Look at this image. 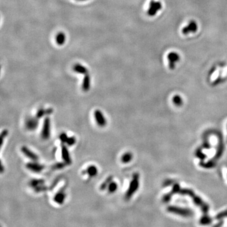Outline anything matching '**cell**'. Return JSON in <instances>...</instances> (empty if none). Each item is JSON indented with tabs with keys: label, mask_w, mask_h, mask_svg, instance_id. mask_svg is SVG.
<instances>
[{
	"label": "cell",
	"mask_w": 227,
	"mask_h": 227,
	"mask_svg": "<svg viewBox=\"0 0 227 227\" xmlns=\"http://www.w3.org/2000/svg\"><path fill=\"white\" fill-rule=\"evenodd\" d=\"M139 175L138 173H135L133 175V179L131 180L129 188L127 190V192L126 193V199H129L131 198L134 192L138 190L139 187Z\"/></svg>",
	"instance_id": "1"
},
{
	"label": "cell",
	"mask_w": 227,
	"mask_h": 227,
	"mask_svg": "<svg viewBox=\"0 0 227 227\" xmlns=\"http://www.w3.org/2000/svg\"><path fill=\"white\" fill-rule=\"evenodd\" d=\"M162 8V5L159 1H155L151 0L150 3V7L148 10V15L149 16L153 17L156 15L158 11Z\"/></svg>",
	"instance_id": "2"
},
{
	"label": "cell",
	"mask_w": 227,
	"mask_h": 227,
	"mask_svg": "<svg viewBox=\"0 0 227 227\" xmlns=\"http://www.w3.org/2000/svg\"><path fill=\"white\" fill-rule=\"evenodd\" d=\"M94 117L97 124L100 127H105L107 124V120L100 110H96L94 112Z\"/></svg>",
	"instance_id": "3"
},
{
	"label": "cell",
	"mask_w": 227,
	"mask_h": 227,
	"mask_svg": "<svg viewBox=\"0 0 227 227\" xmlns=\"http://www.w3.org/2000/svg\"><path fill=\"white\" fill-rule=\"evenodd\" d=\"M50 137V119L46 117L44 119L42 131V138L44 139H49Z\"/></svg>",
	"instance_id": "4"
},
{
	"label": "cell",
	"mask_w": 227,
	"mask_h": 227,
	"mask_svg": "<svg viewBox=\"0 0 227 227\" xmlns=\"http://www.w3.org/2000/svg\"><path fill=\"white\" fill-rule=\"evenodd\" d=\"M197 30H198V25H197L196 22L194 20H191L187 26L183 28L182 32H183V34L187 35L189 34V33H195Z\"/></svg>",
	"instance_id": "5"
},
{
	"label": "cell",
	"mask_w": 227,
	"mask_h": 227,
	"mask_svg": "<svg viewBox=\"0 0 227 227\" xmlns=\"http://www.w3.org/2000/svg\"><path fill=\"white\" fill-rule=\"evenodd\" d=\"M21 151H22V152L25 156L29 158V159L34 161V162H35V161H37L38 160V157L37 155L30 150V149L27 147V146H23L21 148Z\"/></svg>",
	"instance_id": "6"
},
{
	"label": "cell",
	"mask_w": 227,
	"mask_h": 227,
	"mask_svg": "<svg viewBox=\"0 0 227 227\" xmlns=\"http://www.w3.org/2000/svg\"><path fill=\"white\" fill-rule=\"evenodd\" d=\"M168 59L169 62V68L171 70H173L174 69L176 62H177L180 59V56L175 52H170L168 54Z\"/></svg>",
	"instance_id": "7"
},
{
	"label": "cell",
	"mask_w": 227,
	"mask_h": 227,
	"mask_svg": "<svg viewBox=\"0 0 227 227\" xmlns=\"http://www.w3.org/2000/svg\"><path fill=\"white\" fill-rule=\"evenodd\" d=\"M217 136H218V138L219 143H218V146L216 153V155H215V157H214V158L216 160L219 159V158L221 157V156H222V155L223 154V148H224L223 142V136L222 135V134L219 132H217Z\"/></svg>",
	"instance_id": "8"
},
{
	"label": "cell",
	"mask_w": 227,
	"mask_h": 227,
	"mask_svg": "<svg viewBox=\"0 0 227 227\" xmlns=\"http://www.w3.org/2000/svg\"><path fill=\"white\" fill-rule=\"evenodd\" d=\"M26 167L33 172L40 173L44 169L45 167L36 162H31L27 164Z\"/></svg>",
	"instance_id": "9"
},
{
	"label": "cell",
	"mask_w": 227,
	"mask_h": 227,
	"mask_svg": "<svg viewBox=\"0 0 227 227\" xmlns=\"http://www.w3.org/2000/svg\"><path fill=\"white\" fill-rule=\"evenodd\" d=\"M38 124V118L37 117L29 118L28 119H27V121L25 122V126L28 130L33 131L37 127Z\"/></svg>",
	"instance_id": "10"
},
{
	"label": "cell",
	"mask_w": 227,
	"mask_h": 227,
	"mask_svg": "<svg viewBox=\"0 0 227 227\" xmlns=\"http://www.w3.org/2000/svg\"><path fill=\"white\" fill-rule=\"evenodd\" d=\"M61 154H62V158L64 160V162L66 163V165H70L71 163V160L70 156L69 151L66 146L64 145L63 144L61 146Z\"/></svg>",
	"instance_id": "11"
},
{
	"label": "cell",
	"mask_w": 227,
	"mask_h": 227,
	"mask_svg": "<svg viewBox=\"0 0 227 227\" xmlns=\"http://www.w3.org/2000/svg\"><path fill=\"white\" fill-rule=\"evenodd\" d=\"M73 71L74 72L82 74H86L88 73L87 68L80 64H74L73 66Z\"/></svg>",
	"instance_id": "12"
},
{
	"label": "cell",
	"mask_w": 227,
	"mask_h": 227,
	"mask_svg": "<svg viewBox=\"0 0 227 227\" xmlns=\"http://www.w3.org/2000/svg\"><path fill=\"white\" fill-rule=\"evenodd\" d=\"M52 112H53V110L52 109H40L37 112L36 117L38 119H40L41 117H42L44 115L51 114Z\"/></svg>",
	"instance_id": "13"
},
{
	"label": "cell",
	"mask_w": 227,
	"mask_h": 227,
	"mask_svg": "<svg viewBox=\"0 0 227 227\" xmlns=\"http://www.w3.org/2000/svg\"><path fill=\"white\" fill-rule=\"evenodd\" d=\"M90 78L88 74H86L83 78L82 88L85 92H87L90 89Z\"/></svg>",
	"instance_id": "14"
},
{
	"label": "cell",
	"mask_w": 227,
	"mask_h": 227,
	"mask_svg": "<svg viewBox=\"0 0 227 227\" xmlns=\"http://www.w3.org/2000/svg\"><path fill=\"white\" fill-rule=\"evenodd\" d=\"M86 173L89 175L90 177H94L97 175L98 169L97 167L95 165H90L86 169Z\"/></svg>",
	"instance_id": "15"
},
{
	"label": "cell",
	"mask_w": 227,
	"mask_h": 227,
	"mask_svg": "<svg viewBox=\"0 0 227 227\" xmlns=\"http://www.w3.org/2000/svg\"><path fill=\"white\" fill-rule=\"evenodd\" d=\"M66 195L63 191H60L54 196V201L56 202L58 204H62L64 202V201L66 198Z\"/></svg>",
	"instance_id": "16"
},
{
	"label": "cell",
	"mask_w": 227,
	"mask_h": 227,
	"mask_svg": "<svg viewBox=\"0 0 227 227\" xmlns=\"http://www.w3.org/2000/svg\"><path fill=\"white\" fill-rule=\"evenodd\" d=\"M44 183V181L42 180V179H34V180L31 181L30 185H31L32 187L34 188L35 190H36L39 187L43 186Z\"/></svg>",
	"instance_id": "17"
},
{
	"label": "cell",
	"mask_w": 227,
	"mask_h": 227,
	"mask_svg": "<svg viewBox=\"0 0 227 227\" xmlns=\"http://www.w3.org/2000/svg\"><path fill=\"white\" fill-rule=\"evenodd\" d=\"M133 159V154L130 152H127L125 153L121 157V161L124 163H129Z\"/></svg>",
	"instance_id": "18"
},
{
	"label": "cell",
	"mask_w": 227,
	"mask_h": 227,
	"mask_svg": "<svg viewBox=\"0 0 227 227\" xmlns=\"http://www.w3.org/2000/svg\"><path fill=\"white\" fill-rule=\"evenodd\" d=\"M65 39H66L65 34L63 32H59L56 36V43L59 45V46H62V45L65 42Z\"/></svg>",
	"instance_id": "19"
},
{
	"label": "cell",
	"mask_w": 227,
	"mask_h": 227,
	"mask_svg": "<svg viewBox=\"0 0 227 227\" xmlns=\"http://www.w3.org/2000/svg\"><path fill=\"white\" fill-rule=\"evenodd\" d=\"M199 165L202 167H204V168L210 169L212 168V167H214L215 165H216V163H215L213 160L209 161V162H208L207 163H204L203 162V161H201V162H200Z\"/></svg>",
	"instance_id": "20"
},
{
	"label": "cell",
	"mask_w": 227,
	"mask_h": 227,
	"mask_svg": "<svg viewBox=\"0 0 227 227\" xmlns=\"http://www.w3.org/2000/svg\"><path fill=\"white\" fill-rule=\"evenodd\" d=\"M112 179H113V176H109V177H107V179H106V180L104 181L102 184H101L100 189L101 190H104V189H106L107 187H108L110 183L112 181Z\"/></svg>",
	"instance_id": "21"
},
{
	"label": "cell",
	"mask_w": 227,
	"mask_h": 227,
	"mask_svg": "<svg viewBox=\"0 0 227 227\" xmlns=\"http://www.w3.org/2000/svg\"><path fill=\"white\" fill-rule=\"evenodd\" d=\"M117 184L115 183V182L112 181L111 183H110L108 186V190L109 193H114L115 192L116 190L117 189Z\"/></svg>",
	"instance_id": "22"
},
{
	"label": "cell",
	"mask_w": 227,
	"mask_h": 227,
	"mask_svg": "<svg viewBox=\"0 0 227 227\" xmlns=\"http://www.w3.org/2000/svg\"><path fill=\"white\" fill-rule=\"evenodd\" d=\"M173 102H174L175 105L180 106L183 104V99H182V98L179 95H175L173 98Z\"/></svg>",
	"instance_id": "23"
},
{
	"label": "cell",
	"mask_w": 227,
	"mask_h": 227,
	"mask_svg": "<svg viewBox=\"0 0 227 227\" xmlns=\"http://www.w3.org/2000/svg\"><path fill=\"white\" fill-rule=\"evenodd\" d=\"M66 165V163L65 162H59V163H56L54 165L52 166V168L53 169H63L64 167Z\"/></svg>",
	"instance_id": "24"
},
{
	"label": "cell",
	"mask_w": 227,
	"mask_h": 227,
	"mask_svg": "<svg viewBox=\"0 0 227 227\" xmlns=\"http://www.w3.org/2000/svg\"><path fill=\"white\" fill-rule=\"evenodd\" d=\"M196 156L198 157L201 160V161L204 160L206 158V155L202 153L201 149H198L196 151Z\"/></svg>",
	"instance_id": "25"
},
{
	"label": "cell",
	"mask_w": 227,
	"mask_h": 227,
	"mask_svg": "<svg viewBox=\"0 0 227 227\" xmlns=\"http://www.w3.org/2000/svg\"><path fill=\"white\" fill-rule=\"evenodd\" d=\"M75 143H76V138L73 136V137H71V138H68L67 141L66 143L67 145H68V146H72Z\"/></svg>",
	"instance_id": "26"
},
{
	"label": "cell",
	"mask_w": 227,
	"mask_h": 227,
	"mask_svg": "<svg viewBox=\"0 0 227 227\" xmlns=\"http://www.w3.org/2000/svg\"><path fill=\"white\" fill-rule=\"evenodd\" d=\"M8 130L7 129H5L2 131V133L1 134V145H3V143L4 141V138H6V136L8 135Z\"/></svg>",
	"instance_id": "27"
},
{
	"label": "cell",
	"mask_w": 227,
	"mask_h": 227,
	"mask_svg": "<svg viewBox=\"0 0 227 227\" xmlns=\"http://www.w3.org/2000/svg\"><path fill=\"white\" fill-rule=\"evenodd\" d=\"M59 139H60L62 143H66L68 139V137L66 133H62L61 135L59 136Z\"/></svg>",
	"instance_id": "28"
},
{
	"label": "cell",
	"mask_w": 227,
	"mask_h": 227,
	"mask_svg": "<svg viewBox=\"0 0 227 227\" xmlns=\"http://www.w3.org/2000/svg\"><path fill=\"white\" fill-rule=\"evenodd\" d=\"M202 148H205V149H210L211 148L210 143L208 141H205L203 143V145H202Z\"/></svg>",
	"instance_id": "29"
},
{
	"label": "cell",
	"mask_w": 227,
	"mask_h": 227,
	"mask_svg": "<svg viewBox=\"0 0 227 227\" xmlns=\"http://www.w3.org/2000/svg\"><path fill=\"white\" fill-rule=\"evenodd\" d=\"M172 184V181L170 180H168L164 183V186H169V185H170Z\"/></svg>",
	"instance_id": "30"
},
{
	"label": "cell",
	"mask_w": 227,
	"mask_h": 227,
	"mask_svg": "<svg viewBox=\"0 0 227 227\" xmlns=\"http://www.w3.org/2000/svg\"><path fill=\"white\" fill-rule=\"evenodd\" d=\"M80 1H85V0H80Z\"/></svg>",
	"instance_id": "31"
},
{
	"label": "cell",
	"mask_w": 227,
	"mask_h": 227,
	"mask_svg": "<svg viewBox=\"0 0 227 227\" xmlns=\"http://www.w3.org/2000/svg\"><path fill=\"white\" fill-rule=\"evenodd\" d=\"M226 141H227V140H226Z\"/></svg>",
	"instance_id": "32"
}]
</instances>
